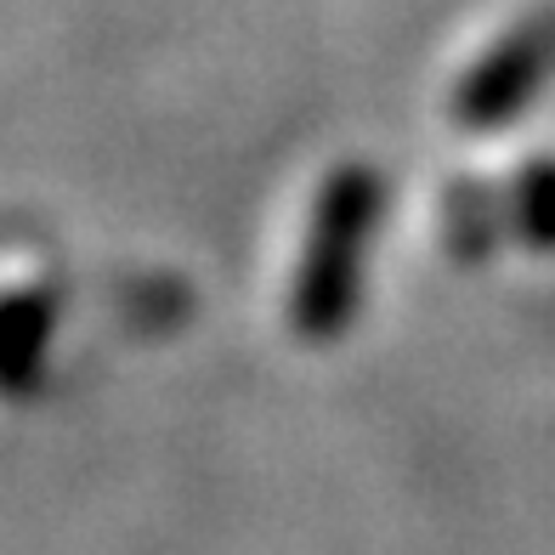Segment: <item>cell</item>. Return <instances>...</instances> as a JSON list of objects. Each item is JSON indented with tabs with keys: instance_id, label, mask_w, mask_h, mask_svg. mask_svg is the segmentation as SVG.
I'll use <instances>...</instances> for the list:
<instances>
[{
	"instance_id": "1",
	"label": "cell",
	"mask_w": 555,
	"mask_h": 555,
	"mask_svg": "<svg viewBox=\"0 0 555 555\" xmlns=\"http://www.w3.org/2000/svg\"><path fill=\"white\" fill-rule=\"evenodd\" d=\"M386 205H391L386 176L363 159L335 165L318 182L307 238H300L295 278H289V330L307 346H335L340 335H351V323L363 312L369 261L386 227Z\"/></svg>"
},
{
	"instance_id": "2",
	"label": "cell",
	"mask_w": 555,
	"mask_h": 555,
	"mask_svg": "<svg viewBox=\"0 0 555 555\" xmlns=\"http://www.w3.org/2000/svg\"><path fill=\"white\" fill-rule=\"evenodd\" d=\"M555 80V7H539L516 17L482 57H476L460 86L448 96V114L460 131H504L527 108L539 103V91Z\"/></svg>"
},
{
	"instance_id": "3",
	"label": "cell",
	"mask_w": 555,
	"mask_h": 555,
	"mask_svg": "<svg viewBox=\"0 0 555 555\" xmlns=\"http://www.w3.org/2000/svg\"><path fill=\"white\" fill-rule=\"evenodd\" d=\"M63 295L52 284L0 289V397H29L46 380Z\"/></svg>"
},
{
	"instance_id": "4",
	"label": "cell",
	"mask_w": 555,
	"mask_h": 555,
	"mask_svg": "<svg viewBox=\"0 0 555 555\" xmlns=\"http://www.w3.org/2000/svg\"><path fill=\"white\" fill-rule=\"evenodd\" d=\"M442 244L453 261L482 267L511 244V216H504V188L482 176H453L442 188Z\"/></svg>"
},
{
	"instance_id": "5",
	"label": "cell",
	"mask_w": 555,
	"mask_h": 555,
	"mask_svg": "<svg viewBox=\"0 0 555 555\" xmlns=\"http://www.w3.org/2000/svg\"><path fill=\"white\" fill-rule=\"evenodd\" d=\"M504 216H511V244L521 249H555V159H521L504 176Z\"/></svg>"
}]
</instances>
